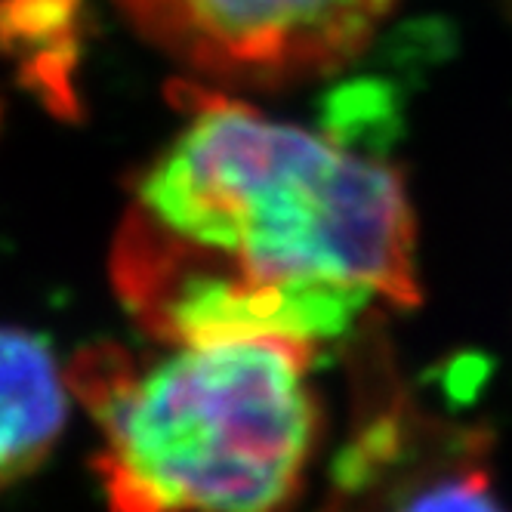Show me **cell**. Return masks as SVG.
Here are the masks:
<instances>
[{
  "label": "cell",
  "instance_id": "obj_1",
  "mask_svg": "<svg viewBox=\"0 0 512 512\" xmlns=\"http://www.w3.org/2000/svg\"><path fill=\"white\" fill-rule=\"evenodd\" d=\"M195 99L133 182L112 250L118 294L155 340L278 337L321 352L371 309L423 300L401 170L343 136Z\"/></svg>",
  "mask_w": 512,
  "mask_h": 512
},
{
  "label": "cell",
  "instance_id": "obj_2",
  "mask_svg": "<svg viewBox=\"0 0 512 512\" xmlns=\"http://www.w3.org/2000/svg\"><path fill=\"white\" fill-rule=\"evenodd\" d=\"M315 349L278 340L170 346L139 364L84 349L68 386L99 429L108 512H290L321 438Z\"/></svg>",
  "mask_w": 512,
  "mask_h": 512
},
{
  "label": "cell",
  "instance_id": "obj_3",
  "mask_svg": "<svg viewBox=\"0 0 512 512\" xmlns=\"http://www.w3.org/2000/svg\"><path fill=\"white\" fill-rule=\"evenodd\" d=\"M152 47L229 87L284 90L368 50L398 0H112Z\"/></svg>",
  "mask_w": 512,
  "mask_h": 512
},
{
  "label": "cell",
  "instance_id": "obj_4",
  "mask_svg": "<svg viewBox=\"0 0 512 512\" xmlns=\"http://www.w3.org/2000/svg\"><path fill=\"white\" fill-rule=\"evenodd\" d=\"M371 377L321 512H386L423 472L491 432L426 411L377 361Z\"/></svg>",
  "mask_w": 512,
  "mask_h": 512
},
{
  "label": "cell",
  "instance_id": "obj_5",
  "mask_svg": "<svg viewBox=\"0 0 512 512\" xmlns=\"http://www.w3.org/2000/svg\"><path fill=\"white\" fill-rule=\"evenodd\" d=\"M68 389L44 337L0 327V491L53 454L68 423Z\"/></svg>",
  "mask_w": 512,
  "mask_h": 512
},
{
  "label": "cell",
  "instance_id": "obj_6",
  "mask_svg": "<svg viewBox=\"0 0 512 512\" xmlns=\"http://www.w3.org/2000/svg\"><path fill=\"white\" fill-rule=\"evenodd\" d=\"M494 435H485L454 457L423 472L386 512H506L491 472Z\"/></svg>",
  "mask_w": 512,
  "mask_h": 512
},
{
  "label": "cell",
  "instance_id": "obj_7",
  "mask_svg": "<svg viewBox=\"0 0 512 512\" xmlns=\"http://www.w3.org/2000/svg\"><path fill=\"white\" fill-rule=\"evenodd\" d=\"M506 7H509V10H512V0H506Z\"/></svg>",
  "mask_w": 512,
  "mask_h": 512
}]
</instances>
